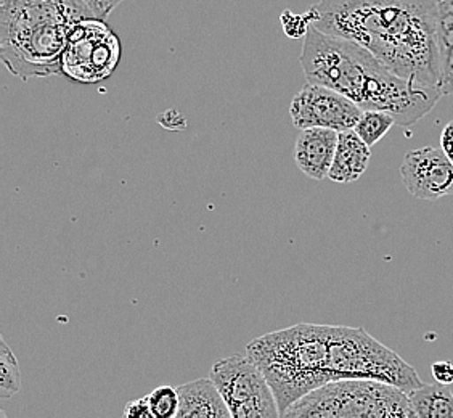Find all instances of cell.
<instances>
[{
    "instance_id": "6da1fadb",
    "label": "cell",
    "mask_w": 453,
    "mask_h": 418,
    "mask_svg": "<svg viewBox=\"0 0 453 418\" xmlns=\"http://www.w3.org/2000/svg\"><path fill=\"white\" fill-rule=\"evenodd\" d=\"M317 29L368 49L402 78L439 89V0H319Z\"/></svg>"
},
{
    "instance_id": "7a4b0ae2",
    "label": "cell",
    "mask_w": 453,
    "mask_h": 418,
    "mask_svg": "<svg viewBox=\"0 0 453 418\" xmlns=\"http://www.w3.org/2000/svg\"><path fill=\"white\" fill-rule=\"evenodd\" d=\"M307 82L320 84L348 97L362 110L393 114L399 126L425 118L442 97L395 74L365 47L340 35H326L311 23L299 57Z\"/></svg>"
},
{
    "instance_id": "3957f363",
    "label": "cell",
    "mask_w": 453,
    "mask_h": 418,
    "mask_svg": "<svg viewBox=\"0 0 453 418\" xmlns=\"http://www.w3.org/2000/svg\"><path fill=\"white\" fill-rule=\"evenodd\" d=\"M96 18L84 0H0V57L23 81L63 74L71 29Z\"/></svg>"
},
{
    "instance_id": "277c9868",
    "label": "cell",
    "mask_w": 453,
    "mask_h": 418,
    "mask_svg": "<svg viewBox=\"0 0 453 418\" xmlns=\"http://www.w3.org/2000/svg\"><path fill=\"white\" fill-rule=\"evenodd\" d=\"M246 354L261 368L279 404L280 417L295 402L333 382L328 325L297 323L251 341Z\"/></svg>"
},
{
    "instance_id": "5b68a950",
    "label": "cell",
    "mask_w": 453,
    "mask_h": 418,
    "mask_svg": "<svg viewBox=\"0 0 453 418\" xmlns=\"http://www.w3.org/2000/svg\"><path fill=\"white\" fill-rule=\"evenodd\" d=\"M281 417L415 418L409 392L370 378H346L323 384L295 402Z\"/></svg>"
},
{
    "instance_id": "8992f818",
    "label": "cell",
    "mask_w": 453,
    "mask_h": 418,
    "mask_svg": "<svg viewBox=\"0 0 453 418\" xmlns=\"http://www.w3.org/2000/svg\"><path fill=\"white\" fill-rule=\"evenodd\" d=\"M328 368L333 382L370 378L395 384L407 392L423 384L409 362L375 340L365 329L328 325Z\"/></svg>"
},
{
    "instance_id": "52a82bcc",
    "label": "cell",
    "mask_w": 453,
    "mask_h": 418,
    "mask_svg": "<svg viewBox=\"0 0 453 418\" xmlns=\"http://www.w3.org/2000/svg\"><path fill=\"white\" fill-rule=\"evenodd\" d=\"M210 376L232 412V417H280L279 404L271 383L246 352L219 360L211 368Z\"/></svg>"
},
{
    "instance_id": "ba28073f",
    "label": "cell",
    "mask_w": 453,
    "mask_h": 418,
    "mask_svg": "<svg viewBox=\"0 0 453 418\" xmlns=\"http://www.w3.org/2000/svg\"><path fill=\"white\" fill-rule=\"evenodd\" d=\"M121 43L104 19L86 18L71 29L63 53V74L90 84L110 78L119 65Z\"/></svg>"
},
{
    "instance_id": "9c48e42d",
    "label": "cell",
    "mask_w": 453,
    "mask_h": 418,
    "mask_svg": "<svg viewBox=\"0 0 453 418\" xmlns=\"http://www.w3.org/2000/svg\"><path fill=\"white\" fill-rule=\"evenodd\" d=\"M364 110L350 98L320 84L307 82L293 97L289 116L295 128H326L342 132L354 129Z\"/></svg>"
},
{
    "instance_id": "30bf717a",
    "label": "cell",
    "mask_w": 453,
    "mask_h": 418,
    "mask_svg": "<svg viewBox=\"0 0 453 418\" xmlns=\"http://www.w3.org/2000/svg\"><path fill=\"white\" fill-rule=\"evenodd\" d=\"M401 175L410 195L419 200L453 195V163L442 149L411 150L402 161Z\"/></svg>"
},
{
    "instance_id": "8fae6325",
    "label": "cell",
    "mask_w": 453,
    "mask_h": 418,
    "mask_svg": "<svg viewBox=\"0 0 453 418\" xmlns=\"http://www.w3.org/2000/svg\"><path fill=\"white\" fill-rule=\"evenodd\" d=\"M340 132L326 128H309L295 143V161L307 177L323 181L330 174Z\"/></svg>"
},
{
    "instance_id": "7c38bea8",
    "label": "cell",
    "mask_w": 453,
    "mask_h": 418,
    "mask_svg": "<svg viewBox=\"0 0 453 418\" xmlns=\"http://www.w3.org/2000/svg\"><path fill=\"white\" fill-rule=\"evenodd\" d=\"M179 414L177 418H228L232 412L226 407L218 386L210 378L193 380L177 386Z\"/></svg>"
},
{
    "instance_id": "4fadbf2b",
    "label": "cell",
    "mask_w": 453,
    "mask_h": 418,
    "mask_svg": "<svg viewBox=\"0 0 453 418\" xmlns=\"http://www.w3.org/2000/svg\"><path fill=\"white\" fill-rule=\"evenodd\" d=\"M370 149L372 147H368L354 129L340 132L328 179L338 183L356 182L368 167L372 158Z\"/></svg>"
},
{
    "instance_id": "5bb4252c",
    "label": "cell",
    "mask_w": 453,
    "mask_h": 418,
    "mask_svg": "<svg viewBox=\"0 0 453 418\" xmlns=\"http://www.w3.org/2000/svg\"><path fill=\"white\" fill-rule=\"evenodd\" d=\"M415 418H453V392L447 384H421L409 391Z\"/></svg>"
},
{
    "instance_id": "9a60e30c",
    "label": "cell",
    "mask_w": 453,
    "mask_h": 418,
    "mask_svg": "<svg viewBox=\"0 0 453 418\" xmlns=\"http://www.w3.org/2000/svg\"><path fill=\"white\" fill-rule=\"evenodd\" d=\"M439 55L442 97L453 96V0H439Z\"/></svg>"
},
{
    "instance_id": "2e32d148",
    "label": "cell",
    "mask_w": 453,
    "mask_h": 418,
    "mask_svg": "<svg viewBox=\"0 0 453 418\" xmlns=\"http://www.w3.org/2000/svg\"><path fill=\"white\" fill-rule=\"evenodd\" d=\"M394 124H397L395 118L388 112L364 110L354 131L357 132L360 139L364 140L368 147H373L391 131Z\"/></svg>"
},
{
    "instance_id": "e0dca14e",
    "label": "cell",
    "mask_w": 453,
    "mask_h": 418,
    "mask_svg": "<svg viewBox=\"0 0 453 418\" xmlns=\"http://www.w3.org/2000/svg\"><path fill=\"white\" fill-rule=\"evenodd\" d=\"M21 388V372L13 351L0 338V398L9 399Z\"/></svg>"
},
{
    "instance_id": "ac0fdd59",
    "label": "cell",
    "mask_w": 453,
    "mask_h": 418,
    "mask_svg": "<svg viewBox=\"0 0 453 418\" xmlns=\"http://www.w3.org/2000/svg\"><path fill=\"white\" fill-rule=\"evenodd\" d=\"M150 409L155 418H177L180 401L179 391L173 386H159L149 394Z\"/></svg>"
},
{
    "instance_id": "d6986e66",
    "label": "cell",
    "mask_w": 453,
    "mask_h": 418,
    "mask_svg": "<svg viewBox=\"0 0 453 418\" xmlns=\"http://www.w3.org/2000/svg\"><path fill=\"white\" fill-rule=\"evenodd\" d=\"M124 417L126 418H155L153 412L150 409L149 396L140 398L135 401L127 402L124 407Z\"/></svg>"
},
{
    "instance_id": "ffe728a7",
    "label": "cell",
    "mask_w": 453,
    "mask_h": 418,
    "mask_svg": "<svg viewBox=\"0 0 453 418\" xmlns=\"http://www.w3.org/2000/svg\"><path fill=\"white\" fill-rule=\"evenodd\" d=\"M84 2L94 17L98 19H106L122 0H84Z\"/></svg>"
},
{
    "instance_id": "44dd1931",
    "label": "cell",
    "mask_w": 453,
    "mask_h": 418,
    "mask_svg": "<svg viewBox=\"0 0 453 418\" xmlns=\"http://www.w3.org/2000/svg\"><path fill=\"white\" fill-rule=\"evenodd\" d=\"M431 374L436 383L453 384V364L449 360H439L431 366Z\"/></svg>"
},
{
    "instance_id": "7402d4cb",
    "label": "cell",
    "mask_w": 453,
    "mask_h": 418,
    "mask_svg": "<svg viewBox=\"0 0 453 418\" xmlns=\"http://www.w3.org/2000/svg\"><path fill=\"white\" fill-rule=\"evenodd\" d=\"M441 149L444 150L445 155L453 163V121L449 122L441 135Z\"/></svg>"
}]
</instances>
